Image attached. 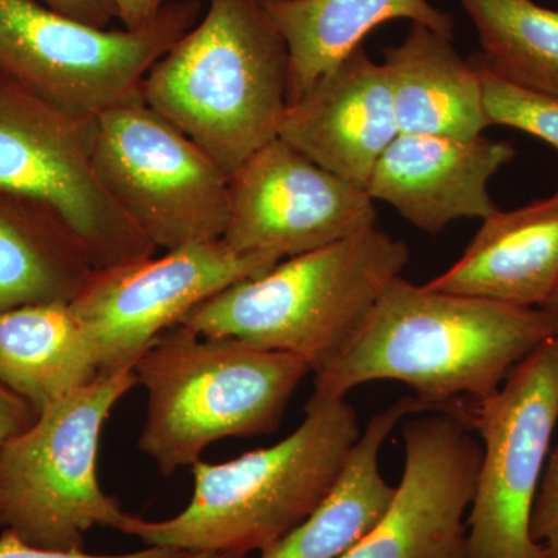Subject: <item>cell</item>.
Segmentation results:
<instances>
[{
  "instance_id": "obj_29",
  "label": "cell",
  "mask_w": 558,
  "mask_h": 558,
  "mask_svg": "<svg viewBox=\"0 0 558 558\" xmlns=\"http://www.w3.org/2000/svg\"><path fill=\"white\" fill-rule=\"evenodd\" d=\"M183 558H247V556L231 553H205V550H201V553H186V556Z\"/></svg>"
},
{
  "instance_id": "obj_16",
  "label": "cell",
  "mask_w": 558,
  "mask_h": 558,
  "mask_svg": "<svg viewBox=\"0 0 558 558\" xmlns=\"http://www.w3.org/2000/svg\"><path fill=\"white\" fill-rule=\"evenodd\" d=\"M429 289L542 307L558 292V190L483 219L461 258Z\"/></svg>"
},
{
  "instance_id": "obj_27",
  "label": "cell",
  "mask_w": 558,
  "mask_h": 558,
  "mask_svg": "<svg viewBox=\"0 0 558 558\" xmlns=\"http://www.w3.org/2000/svg\"><path fill=\"white\" fill-rule=\"evenodd\" d=\"M38 2L58 13L98 28H110V24L119 20L112 0H38Z\"/></svg>"
},
{
  "instance_id": "obj_19",
  "label": "cell",
  "mask_w": 558,
  "mask_h": 558,
  "mask_svg": "<svg viewBox=\"0 0 558 558\" xmlns=\"http://www.w3.org/2000/svg\"><path fill=\"white\" fill-rule=\"evenodd\" d=\"M289 51V105L363 46L374 28L407 20L453 39L454 20L428 0H264Z\"/></svg>"
},
{
  "instance_id": "obj_22",
  "label": "cell",
  "mask_w": 558,
  "mask_h": 558,
  "mask_svg": "<svg viewBox=\"0 0 558 558\" xmlns=\"http://www.w3.org/2000/svg\"><path fill=\"white\" fill-rule=\"evenodd\" d=\"M478 33L476 60L499 78L558 98V11L534 0H461Z\"/></svg>"
},
{
  "instance_id": "obj_8",
  "label": "cell",
  "mask_w": 558,
  "mask_h": 558,
  "mask_svg": "<svg viewBox=\"0 0 558 558\" xmlns=\"http://www.w3.org/2000/svg\"><path fill=\"white\" fill-rule=\"evenodd\" d=\"M454 411L483 440L468 519L469 558H548L532 538L531 519L558 422V333L494 395Z\"/></svg>"
},
{
  "instance_id": "obj_3",
  "label": "cell",
  "mask_w": 558,
  "mask_h": 558,
  "mask_svg": "<svg viewBox=\"0 0 558 558\" xmlns=\"http://www.w3.org/2000/svg\"><path fill=\"white\" fill-rule=\"evenodd\" d=\"M288 87V46L264 0H208L140 94L230 179L278 138Z\"/></svg>"
},
{
  "instance_id": "obj_28",
  "label": "cell",
  "mask_w": 558,
  "mask_h": 558,
  "mask_svg": "<svg viewBox=\"0 0 558 558\" xmlns=\"http://www.w3.org/2000/svg\"><path fill=\"white\" fill-rule=\"evenodd\" d=\"M117 17L123 22V28L137 32L149 28L159 20L170 0H112Z\"/></svg>"
},
{
  "instance_id": "obj_9",
  "label": "cell",
  "mask_w": 558,
  "mask_h": 558,
  "mask_svg": "<svg viewBox=\"0 0 558 558\" xmlns=\"http://www.w3.org/2000/svg\"><path fill=\"white\" fill-rule=\"evenodd\" d=\"M94 160L102 185L154 247L222 240L230 179L142 97L95 119Z\"/></svg>"
},
{
  "instance_id": "obj_12",
  "label": "cell",
  "mask_w": 558,
  "mask_h": 558,
  "mask_svg": "<svg viewBox=\"0 0 558 558\" xmlns=\"http://www.w3.org/2000/svg\"><path fill=\"white\" fill-rule=\"evenodd\" d=\"M376 220L365 190L278 137L230 175V218L222 241L240 253L282 260L374 229Z\"/></svg>"
},
{
  "instance_id": "obj_6",
  "label": "cell",
  "mask_w": 558,
  "mask_h": 558,
  "mask_svg": "<svg viewBox=\"0 0 558 558\" xmlns=\"http://www.w3.org/2000/svg\"><path fill=\"white\" fill-rule=\"evenodd\" d=\"M135 385L134 369L102 374L40 410L0 449V527L51 550L83 549L95 526L128 534L135 517L102 490L98 453L113 407Z\"/></svg>"
},
{
  "instance_id": "obj_11",
  "label": "cell",
  "mask_w": 558,
  "mask_h": 558,
  "mask_svg": "<svg viewBox=\"0 0 558 558\" xmlns=\"http://www.w3.org/2000/svg\"><path fill=\"white\" fill-rule=\"evenodd\" d=\"M279 260L236 252L222 240L194 242L159 258L95 270L70 306L94 347L100 376L116 374L134 369L160 336L194 307Z\"/></svg>"
},
{
  "instance_id": "obj_26",
  "label": "cell",
  "mask_w": 558,
  "mask_h": 558,
  "mask_svg": "<svg viewBox=\"0 0 558 558\" xmlns=\"http://www.w3.org/2000/svg\"><path fill=\"white\" fill-rule=\"evenodd\" d=\"M35 409L0 381V449L35 422Z\"/></svg>"
},
{
  "instance_id": "obj_4",
  "label": "cell",
  "mask_w": 558,
  "mask_h": 558,
  "mask_svg": "<svg viewBox=\"0 0 558 558\" xmlns=\"http://www.w3.org/2000/svg\"><path fill=\"white\" fill-rule=\"evenodd\" d=\"M409 260L405 242L374 227L220 290L180 325L295 355L317 376L347 354Z\"/></svg>"
},
{
  "instance_id": "obj_14",
  "label": "cell",
  "mask_w": 558,
  "mask_h": 558,
  "mask_svg": "<svg viewBox=\"0 0 558 558\" xmlns=\"http://www.w3.org/2000/svg\"><path fill=\"white\" fill-rule=\"evenodd\" d=\"M398 135L387 70L360 46L288 106L278 137L366 191L374 167Z\"/></svg>"
},
{
  "instance_id": "obj_20",
  "label": "cell",
  "mask_w": 558,
  "mask_h": 558,
  "mask_svg": "<svg viewBox=\"0 0 558 558\" xmlns=\"http://www.w3.org/2000/svg\"><path fill=\"white\" fill-rule=\"evenodd\" d=\"M98 376L94 347L70 303L0 312V381L36 413Z\"/></svg>"
},
{
  "instance_id": "obj_18",
  "label": "cell",
  "mask_w": 558,
  "mask_h": 558,
  "mask_svg": "<svg viewBox=\"0 0 558 558\" xmlns=\"http://www.w3.org/2000/svg\"><path fill=\"white\" fill-rule=\"evenodd\" d=\"M425 411L421 400L405 396L371 418L322 505L259 558H341L354 548L396 495L380 473L385 440L407 417Z\"/></svg>"
},
{
  "instance_id": "obj_2",
  "label": "cell",
  "mask_w": 558,
  "mask_h": 558,
  "mask_svg": "<svg viewBox=\"0 0 558 558\" xmlns=\"http://www.w3.org/2000/svg\"><path fill=\"white\" fill-rule=\"evenodd\" d=\"M360 435L347 399L314 391L288 438L220 464L197 461L190 505L170 520L135 517L126 535L183 553H263L322 505Z\"/></svg>"
},
{
  "instance_id": "obj_7",
  "label": "cell",
  "mask_w": 558,
  "mask_h": 558,
  "mask_svg": "<svg viewBox=\"0 0 558 558\" xmlns=\"http://www.w3.org/2000/svg\"><path fill=\"white\" fill-rule=\"evenodd\" d=\"M199 20L201 3L180 0L145 31H112L38 0H0V76L69 116L95 120L142 97L150 68Z\"/></svg>"
},
{
  "instance_id": "obj_21",
  "label": "cell",
  "mask_w": 558,
  "mask_h": 558,
  "mask_svg": "<svg viewBox=\"0 0 558 558\" xmlns=\"http://www.w3.org/2000/svg\"><path fill=\"white\" fill-rule=\"evenodd\" d=\"M95 270L58 216L0 190V312L72 303Z\"/></svg>"
},
{
  "instance_id": "obj_1",
  "label": "cell",
  "mask_w": 558,
  "mask_h": 558,
  "mask_svg": "<svg viewBox=\"0 0 558 558\" xmlns=\"http://www.w3.org/2000/svg\"><path fill=\"white\" fill-rule=\"evenodd\" d=\"M558 333L548 307L457 295L398 278L347 354L315 376V392L347 398L377 380L414 391L428 411H453L495 391Z\"/></svg>"
},
{
  "instance_id": "obj_17",
  "label": "cell",
  "mask_w": 558,
  "mask_h": 558,
  "mask_svg": "<svg viewBox=\"0 0 558 558\" xmlns=\"http://www.w3.org/2000/svg\"><path fill=\"white\" fill-rule=\"evenodd\" d=\"M399 134L472 138L492 126L480 73L453 39L411 24L405 39L384 50Z\"/></svg>"
},
{
  "instance_id": "obj_23",
  "label": "cell",
  "mask_w": 558,
  "mask_h": 558,
  "mask_svg": "<svg viewBox=\"0 0 558 558\" xmlns=\"http://www.w3.org/2000/svg\"><path fill=\"white\" fill-rule=\"evenodd\" d=\"M470 61L480 73L490 124L526 132L558 150V98L535 94L499 78L475 57Z\"/></svg>"
},
{
  "instance_id": "obj_10",
  "label": "cell",
  "mask_w": 558,
  "mask_h": 558,
  "mask_svg": "<svg viewBox=\"0 0 558 558\" xmlns=\"http://www.w3.org/2000/svg\"><path fill=\"white\" fill-rule=\"evenodd\" d=\"M94 121L69 116L0 76V190L58 216L101 270L148 258L156 247L102 185Z\"/></svg>"
},
{
  "instance_id": "obj_30",
  "label": "cell",
  "mask_w": 558,
  "mask_h": 558,
  "mask_svg": "<svg viewBox=\"0 0 558 558\" xmlns=\"http://www.w3.org/2000/svg\"><path fill=\"white\" fill-rule=\"evenodd\" d=\"M542 307H548L554 314L558 315V292L550 299L549 303H546L545 306Z\"/></svg>"
},
{
  "instance_id": "obj_13",
  "label": "cell",
  "mask_w": 558,
  "mask_h": 558,
  "mask_svg": "<svg viewBox=\"0 0 558 558\" xmlns=\"http://www.w3.org/2000/svg\"><path fill=\"white\" fill-rule=\"evenodd\" d=\"M418 414L402 422L405 468L391 505L341 558H469L464 517L483 447L457 411Z\"/></svg>"
},
{
  "instance_id": "obj_15",
  "label": "cell",
  "mask_w": 558,
  "mask_h": 558,
  "mask_svg": "<svg viewBox=\"0 0 558 558\" xmlns=\"http://www.w3.org/2000/svg\"><path fill=\"white\" fill-rule=\"evenodd\" d=\"M515 156L512 143L484 135L399 134L374 167L366 193L436 234L454 220L494 215L488 182Z\"/></svg>"
},
{
  "instance_id": "obj_25",
  "label": "cell",
  "mask_w": 558,
  "mask_h": 558,
  "mask_svg": "<svg viewBox=\"0 0 558 558\" xmlns=\"http://www.w3.org/2000/svg\"><path fill=\"white\" fill-rule=\"evenodd\" d=\"M186 553L170 548H156V546H146L145 549L137 553L121 554V556H94V554L80 550H51L36 548L22 542L16 534L3 529L0 535V558H183Z\"/></svg>"
},
{
  "instance_id": "obj_24",
  "label": "cell",
  "mask_w": 558,
  "mask_h": 558,
  "mask_svg": "<svg viewBox=\"0 0 558 558\" xmlns=\"http://www.w3.org/2000/svg\"><path fill=\"white\" fill-rule=\"evenodd\" d=\"M531 535L545 548L548 558H558V444L539 483L532 510Z\"/></svg>"
},
{
  "instance_id": "obj_5",
  "label": "cell",
  "mask_w": 558,
  "mask_h": 558,
  "mask_svg": "<svg viewBox=\"0 0 558 558\" xmlns=\"http://www.w3.org/2000/svg\"><path fill=\"white\" fill-rule=\"evenodd\" d=\"M146 391L138 449L170 476L196 464L213 442L277 432L310 366L284 352L179 325L135 365Z\"/></svg>"
}]
</instances>
